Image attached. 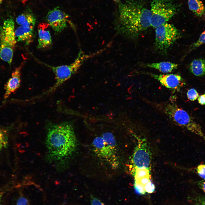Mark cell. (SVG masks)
I'll return each mask as SVG.
<instances>
[{"instance_id":"6da1fadb","label":"cell","mask_w":205,"mask_h":205,"mask_svg":"<svg viewBox=\"0 0 205 205\" xmlns=\"http://www.w3.org/2000/svg\"><path fill=\"white\" fill-rule=\"evenodd\" d=\"M45 142L48 161L60 169L66 168L78 144L72 124L66 121L48 124Z\"/></svg>"},{"instance_id":"7a4b0ae2","label":"cell","mask_w":205,"mask_h":205,"mask_svg":"<svg viewBox=\"0 0 205 205\" xmlns=\"http://www.w3.org/2000/svg\"><path fill=\"white\" fill-rule=\"evenodd\" d=\"M116 27L129 38L139 36L151 26V12L141 0H127L119 4Z\"/></svg>"},{"instance_id":"3957f363","label":"cell","mask_w":205,"mask_h":205,"mask_svg":"<svg viewBox=\"0 0 205 205\" xmlns=\"http://www.w3.org/2000/svg\"><path fill=\"white\" fill-rule=\"evenodd\" d=\"M174 124L183 127L205 140V134L200 125L185 110L172 102L154 104Z\"/></svg>"},{"instance_id":"277c9868","label":"cell","mask_w":205,"mask_h":205,"mask_svg":"<svg viewBox=\"0 0 205 205\" xmlns=\"http://www.w3.org/2000/svg\"><path fill=\"white\" fill-rule=\"evenodd\" d=\"M93 150L100 159L116 168L118 165L117 146L115 138L110 132L104 133L94 140L92 143Z\"/></svg>"},{"instance_id":"5b68a950","label":"cell","mask_w":205,"mask_h":205,"mask_svg":"<svg viewBox=\"0 0 205 205\" xmlns=\"http://www.w3.org/2000/svg\"><path fill=\"white\" fill-rule=\"evenodd\" d=\"M173 0H153L151 4V26L155 28L167 22L177 13Z\"/></svg>"},{"instance_id":"8992f818","label":"cell","mask_w":205,"mask_h":205,"mask_svg":"<svg viewBox=\"0 0 205 205\" xmlns=\"http://www.w3.org/2000/svg\"><path fill=\"white\" fill-rule=\"evenodd\" d=\"M155 28V46L161 51H166L180 36L178 30L172 24L166 22Z\"/></svg>"},{"instance_id":"52a82bcc","label":"cell","mask_w":205,"mask_h":205,"mask_svg":"<svg viewBox=\"0 0 205 205\" xmlns=\"http://www.w3.org/2000/svg\"><path fill=\"white\" fill-rule=\"evenodd\" d=\"M89 56L84 54L80 51L74 61L69 65H64L58 66H52L45 64L50 68L55 75L56 82L50 90L53 91L68 79L80 68L83 62Z\"/></svg>"},{"instance_id":"ba28073f","label":"cell","mask_w":205,"mask_h":205,"mask_svg":"<svg viewBox=\"0 0 205 205\" xmlns=\"http://www.w3.org/2000/svg\"><path fill=\"white\" fill-rule=\"evenodd\" d=\"M138 139L137 144L129 163L130 171L142 168L151 170V155L147 143L145 139Z\"/></svg>"},{"instance_id":"9c48e42d","label":"cell","mask_w":205,"mask_h":205,"mask_svg":"<svg viewBox=\"0 0 205 205\" xmlns=\"http://www.w3.org/2000/svg\"><path fill=\"white\" fill-rule=\"evenodd\" d=\"M69 15L57 7L50 10L47 13L46 20L56 34L61 32L67 27Z\"/></svg>"},{"instance_id":"30bf717a","label":"cell","mask_w":205,"mask_h":205,"mask_svg":"<svg viewBox=\"0 0 205 205\" xmlns=\"http://www.w3.org/2000/svg\"><path fill=\"white\" fill-rule=\"evenodd\" d=\"M15 31L13 19L10 17L5 20L0 26V44L14 49L17 42Z\"/></svg>"},{"instance_id":"8fae6325","label":"cell","mask_w":205,"mask_h":205,"mask_svg":"<svg viewBox=\"0 0 205 205\" xmlns=\"http://www.w3.org/2000/svg\"><path fill=\"white\" fill-rule=\"evenodd\" d=\"M151 75L158 81L163 86L173 91H179L181 88L185 84L183 79L178 74H151Z\"/></svg>"},{"instance_id":"7c38bea8","label":"cell","mask_w":205,"mask_h":205,"mask_svg":"<svg viewBox=\"0 0 205 205\" xmlns=\"http://www.w3.org/2000/svg\"><path fill=\"white\" fill-rule=\"evenodd\" d=\"M22 65L17 67L13 71L11 78L5 85L4 99H7L20 87L21 83V71Z\"/></svg>"},{"instance_id":"4fadbf2b","label":"cell","mask_w":205,"mask_h":205,"mask_svg":"<svg viewBox=\"0 0 205 205\" xmlns=\"http://www.w3.org/2000/svg\"><path fill=\"white\" fill-rule=\"evenodd\" d=\"M49 25L47 23H41L38 27V48H45L52 44L51 36L50 31L47 28Z\"/></svg>"},{"instance_id":"5bb4252c","label":"cell","mask_w":205,"mask_h":205,"mask_svg":"<svg viewBox=\"0 0 205 205\" xmlns=\"http://www.w3.org/2000/svg\"><path fill=\"white\" fill-rule=\"evenodd\" d=\"M33 29L29 27L20 26L15 31L17 41L23 42L26 45L29 44L34 37Z\"/></svg>"},{"instance_id":"9a60e30c","label":"cell","mask_w":205,"mask_h":205,"mask_svg":"<svg viewBox=\"0 0 205 205\" xmlns=\"http://www.w3.org/2000/svg\"><path fill=\"white\" fill-rule=\"evenodd\" d=\"M17 23L20 26L29 27L33 28L36 18L32 11H28L18 16L16 19Z\"/></svg>"},{"instance_id":"2e32d148","label":"cell","mask_w":205,"mask_h":205,"mask_svg":"<svg viewBox=\"0 0 205 205\" xmlns=\"http://www.w3.org/2000/svg\"><path fill=\"white\" fill-rule=\"evenodd\" d=\"M190 72L194 75L201 77L205 75V60L202 58L194 60L189 66Z\"/></svg>"},{"instance_id":"e0dca14e","label":"cell","mask_w":205,"mask_h":205,"mask_svg":"<svg viewBox=\"0 0 205 205\" xmlns=\"http://www.w3.org/2000/svg\"><path fill=\"white\" fill-rule=\"evenodd\" d=\"M146 66L154 68L164 73H169L177 68L178 65L169 62H161L158 63H148Z\"/></svg>"},{"instance_id":"ac0fdd59","label":"cell","mask_w":205,"mask_h":205,"mask_svg":"<svg viewBox=\"0 0 205 205\" xmlns=\"http://www.w3.org/2000/svg\"><path fill=\"white\" fill-rule=\"evenodd\" d=\"M188 5L190 10L198 17L205 16V7L200 0H188Z\"/></svg>"},{"instance_id":"d6986e66","label":"cell","mask_w":205,"mask_h":205,"mask_svg":"<svg viewBox=\"0 0 205 205\" xmlns=\"http://www.w3.org/2000/svg\"><path fill=\"white\" fill-rule=\"evenodd\" d=\"M134 177V181L145 177H151V170L145 168L137 169L130 171Z\"/></svg>"},{"instance_id":"ffe728a7","label":"cell","mask_w":205,"mask_h":205,"mask_svg":"<svg viewBox=\"0 0 205 205\" xmlns=\"http://www.w3.org/2000/svg\"><path fill=\"white\" fill-rule=\"evenodd\" d=\"M8 138L6 132L0 127V151L7 148Z\"/></svg>"},{"instance_id":"44dd1931","label":"cell","mask_w":205,"mask_h":205,"mask_svg":"<svg viewBox=\"0 0 205 205\" xmlns=\"http://www.w3.org/2000/svg\"><path fill=\"white\" fill-rule=\"evenodd\" d=\"M205 44V30L200 35L198 40L192 44L188 50L187 53L195 49L202 45Z\"/></svg>"},{"instance_id":"7402d4cb","label":"cell","mask_w":205,"mask_h":205,"mask_svg":"<svg viewBox=\"0 0 205 205\" xmlns=\"http://www.w3.org/2000/svg\"><path fill=\"white\" fill-rule=\"evenodd\" d=\"M195 170L197 174L205 180V163L198 165L196 167Z\"/></svg>"},{"instance_id":"603a6c76","label":"cell","mask_w":205,"mask_h":205,"mask_svg":"<svg viewBox=\"0 0 205 205\" xmlns=\"http://www.w3.org/2000/svg\"><path fill=\"white\" fill-rule=\"evenodd\" d=\"M187 96L189 100L192 101L196 99L199 97L198 93L194 88H191L188 91Z\"/></svg>"},{"instance_id":"cb8c5ba5","label":"cell","mask_w":205,"mask_h":205,"mask_svg":"<svg viewBox=\"0 0 205 205\" xmlns=\"http://www.w3.org/2000/svg\"><path fill=\"white\" fill-rule=\"evenodd\" d=\"M144 189L146 192L151 194L155 191V187L154 184L151 181L145 185Z\"/></svg>"},{"instance_id":"d4e9b609","label":"cell","mask_w":205,"mask_h":205,"mask_svg":"<svg viewBox=\"0 0 205 205\" xmlns=\"http://www.w3.org/2000/svg\"><path fill=\"white\" fill-rule=\"evenodd\" d=\"M134 187L136 192L140 195L145 194L144 187L142 185L138 183H134Z\"/></svg>"},{"instance_id":"484cf974","label":"cell","mask_w":205,"mask_h":205,"mask_svg":"<svg viewBox=\"0 0 205 205\" xmlns=\"http://www.w3.org/2000/svg\"><path fill=\"white\" fill-rule=\"evenodd\" d=\"M17 205H29L28 200L24 196H20L18 199Z\"/></svg>"},{"instance_id":"4316f807","label":"cell","mask_w":205,"mask_h":205,"mask_svg":"<svg viewBox=\"0 0 205 205\" xmlns=\"http://www.w3.org/2000/svg\"><path fill=\"white\" fill-rule=\"evenodd\" d=\"M90 201L91 205H105L98 198L92 196H91Z\"/></svg>"},{"instance_id":"83f0119b","label":"cell","mask_w":205,"mask_h":205,"mask_svg":"<svg viewBox=\"0 0 205 205\" xmlns=\"http://www.w3.org/2000/svg\"><path fill=\"white\" fill-rule=\"evenodd\" d=\"M198 186L202 190L205 194V180H202L197 182Z\"/></svg>"},{"instance_id":"f1b7e54d","label":"cell","mask_w":205,"mask_h":205,"mask_svg":"<svg viewBox=\"0 0 205 205\" xmlns=\"http://www.w3.org/2000/svg\"><path fill=\"white\" fill-rule=\"evenodd\" d=\"M198 103L202 105H205V94L201 95L198 98Z\"/></svg>"},{"instance_id":"f546056e","label":"cell","mask_w":205,"mask_h":205,"mask_svg":"<svg viewBox=\"0 0 205 205\" xmlns=\"http://www.w3.org/2000/svg\"><path fill=\"white\" fill-rule=\"evenodd\" d=\"M197 201L200 205H205V196H199Z\"/></svg>"},{"instance_id":"4dcf8cb0","label":"cell","mask_w":205,"mask_h":205,"mask_svg":"<svg viewBox=\"0 0 205 205\" xmlns=\"http://www.w3.org/2000/svg\"><path fill=\"white\" fill-rule=\"evenodd\" d=\"M3 194L2 192H0V203L2 200Z\"/></svg>"},{"instance_id":"1f68e13d","label":"cell","mask_w":205,"mask_h":205,"mask_svg":"<svg viewBox=\"0 0 205 205\" xmlns=\"http://www.w3.org/2000/svg\"><path fill=\"white\" fill-rule=\"evenodd\" d=\"M195 205H200L197 200L196 201Z\"/></svg>"},{"instance_id":"d6a6232c","label":"cell","mask_w":205,"mask_h":205,"mask_svg":"<svg viewBox=\"0 0 205 205\" xmlns=\"http://www.w3.org/2000/svg\"><path fill=\"white\" fill-rule=\"evenodd\" d=\"M20 0V1H22V2H25V1H27V0Z\"/></svg>"},{"instance_id":"836d02e7","label":"cell","mask_w":205,"mask_h":205,"mask_svg":"<svg viewBox=\"0 0 205 205\" xmlns=\"http://www.w3.org/2000/svg\"><path fill=\"white\" fill-rule=\"evenodd\" d=\"M3 0H0V5L2 3Z\"/></svg>"},{"instance_id":"e575fe53","label":"cell","mask_w":205,"mask_h":205,"mask_svg":"<svg viewBox=\"0 0 205 205\" xmlns=\"http://www.w3.org/2000/svg\"><path fill=\"white\" fill-rule=\"evenodd\" d=\"M114 1L116 2H118L120 0H113Z\"/></svg>"},{"instance_id":"d590c367","label":"cell","mask_w":205,"mask_h":205,"mask_svg":"<svg viewBox=\"0 0 205 205\" xmlns=\"http://www.w3.org/2000/svg\"></svg>"}]
</instances>
